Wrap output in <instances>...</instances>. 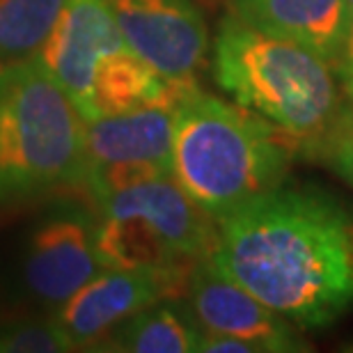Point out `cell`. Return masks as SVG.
<instances>
[{
    "label": "cell",
    "mask_w": 353,
    "mask_h": 353,
    "mask_svg": "<svg viewBox=\"0 0 353 353\" xmlns=\"http://www.w3.org/2000/svg\"><path fill=\"white\" fill-rule=\"evenodd\" d=\"M186 294L197 326L207 333L241 337L259 344L264 353L310 351L292 321L218 271L209 257L190 268Z\"/></svg>",
    "instance_id": "10"
},
{
    "label": "cell",
    "mask_w": 353,
    "mask_h": 353,
    "mask_svg": "<svg viewBox=\"0 0 353 353\" xmlns=\"http://www.w3.org/2000/svg\"><path fill=\"white\" fill-rule=\"evenodd\" d=\"M37 55L85 122L174 101L188 88L163 79L133 51L103 0H65Z\"/></svg>",
    "instance_id": "5"
},
{
    "label": "cell",
    "mask_w": 353,
    "mask_h": 353,
    "mask_svg": "<svg viewBox=\"0 0 353 353\" xmlns=\"http://www.w3.org/2000/svg\"><path fill=\"white\" fill-rule=\"evenodd\" d=\"M65 0H0V60L37 55Z\"/></svg>",
    "instance_id": "14"
},
{
    "label": "cell",
    "mask_w": 353,
    "mask_h": 353,
    "mask_svg": "<svg viewBox=\"0 0 353 353\" xmlns=\"http://www.w3.org/2000/svg\"><path fill=\"white\" fill-rule=\"evenodd\" d=\"M214 79L239 105L268 119L303 150L326 131L344 99L333 65L232 14L214 39Z\"/></svg>",
    "instance_id": "3"
},
{
    "label": "cell",
    "mask_w": 353,
    "mask_h": 353,
    "mask_svg": "<svg viewBox=\"0 0 353 353\" xmlns=\"http://www.w3.org/2000/svg\"><path fill=\"white\" fill-rule=\"evenodd\" d=\"M74 351L72 340L55 319H26L0 328V353H65Z\"/></svg>",
    "instance_id": "16"
},
{
    "label": "cell",
    "mask_w": 353,
    "mask_h": 353,
    "mask_svg": "<svg viewBox=\"0 0 353 353\" xmlns=\"http://www.w3.org/2000/svg\"><path fill=\"white\" fill-rule=\"evenodd\" d=\"M303 152L326 163L335 174H340L353 186V90L344 92L333 122Z\"/></svg>",
    "instance_id": "15"
},
{
    "label": "cell",
    "mask_w": 353,
    "mask_h": 353,
    "mask_svg": "<svg viewBox=\"0 0 353 353\" xmlns=\"http://www.w3.org/2000/svg\"><path fill=\"white\" fill-rule=\"evenodd\" d=\"M204 353H264V349L255 342L241 340V337L232 335H218V333H207L202 330L200 340H197V349Z\"/></svg>",
    "instance_id": "17"
},
{
    "label": "cell",
    "mask_w": 353,
    "mask_h": 353,
    "mask_svg": "<svg viewBox=\"0 0 353 353\" xmlns=\"http://www.w3.org/2000/svg\"><path fill=\"white\" fill-rule=\"evenodd\" d=\"M190 268H103L58 310L55 319L74 349H97L140 310L186 294Z\"/></svg>",
    "instance_id": "7"
},
{
    "label": "cell",
    "mask_w": 353,
    "mask_h": 353,
    "mask_svg": "<svg viewBox=\"0 0 353 353\" xmlns=\"http://www.w3.org/2000/svg\"><path fill=\"white\" fill-rule=\"evenodd\" d=\"M129 46L174 85H190L209 51L193 0H103Z\"/></svg>",
    "instance_id": "8"
},
{
    "label": "cell",
    "mask_w": 353,
    "mask_h": 353,
    "mask_svg": "<svg viewBox=\"0 0 353 353\" xmlns=\"http://www.w3.org/2000/svg\"><path fill=\"white\" fill-rule=\"evenodd\" d=\"M209 259L299 328H326L353 307V209L280 183L218 223Z\"/></svg>",
    "instance_id": "1"
},
{
    "label": "cell",
    "mask_w": 353,
    "mask_h": 353,
    "mask_svg": "<svg viewBox=\"0 0 353 353\" xmlns=\"http://www.w3.org/2000/svg\"><path fill=\"white\" fill-rule=\"evenodd\" d=\"M296 140L243 105L188 85L174 101L172 176L221 223L285 183Z\"/></svg>",
    "instance_id": "2"
},
{
    "label": "cell",
    "mask_w": 353,
    "mask_h": 353,
    "mask_svg": "<svg viewBox=\"0 0 353 353\" xmlns=\"http://www.w3.org/2000/svg\"><path fill=\"white\" fill-rule=\"evenodd\" d=\"M85 174V119L39 55L0 65V204Z\"/></svg>",
    "instance_id": "4"
},
{
    "label": "cell",
    "mask_w": 353,
    "mask_h": 353,
    "mask_svg": "<svg viewBox=\"0 0 353 353\" xmlns=\"http://www.w3.org/2000/svg\"><path fill=\"white\" fill-rule=\"evenodd\" d=\"M97 204V255L103 268H190L216 245L218 223L190 200L172 172Z\"/></svg>",
    "instance_id": "6"
},
{
    "label": "cell",
    "mask_w": 353,
    "mask_h": 353,
    "mask_svg": "<svg viewBox=\"0 0 353 353\" xmlns=\"http://www.w3.org/2000/svg\"><path fill=\"white\" fill-rule=\"evenodd\" d=\"M344 3H347V7H349V14L353 17V0H344Z\"/></svg>",
    "instance_id": "18"
},
{
    "label": "cell",
    "mask_w": 353,
    "mask_h": 353,
    "mask_svg": "<svg viewBox=\"0 0 353 353\" xmlns=\"http://www.w3.org/2000/svg\"><path fill=\"white\" fill-rule=\"evenodd\" d=\"M103 271L97 257V221L79 207L51 211L30 232L23 259L26 287L41 305L60 310Z\"/></svg>",
    "instance_id": "9"
},
{
    "label": "cell",
    "mask_w": 353,
    "mask_h": 353,
    "mask_svg": "<svg viewBox=\"0 0 353 353\" xmlns=\"http://www.w3.org/2000/svg\"><path fill=\"white\" fill-rule=\"evenodd\" d=\"M349 351H353V344H351V347H349Z\"/></svg>",
    "instance_id": "19"
},
{
    "label": "cell",
    "mask_w": 353,
    "mask_h": 353,
    "mask_svg": "<svg viewBox=\"0 0 353 353\" xmlns=\"http://www.w3.org/2000/svg\"><path fill=\"white\" fill-rule=\"evenodd\" d=\"M228 7L243 23L316 53L342 81L353 28L344 0H230Z\"/></svg>",
    "instance_id": "11"
},
{
    "label": "cell",
    "mask_w": 353,
    "mask_h": 353,
    "mask_svg": "<svg viewBox=\"0 0 353 353\" xmlns=\"http://www.w3.org/2000/svg\"><path fill=\"white\" fill-rule=\"evenodd\" d=\"M202 328L188 303L163 299L140 310L99 342L94 351L112 353H190L197 349Z\"/></svg>",
    "instance_id": "13"
},
{
    "label": "cell",
    "mask_w": 353,
    "mask_h": 353,
    "mask_svg": "<svg viewBox=\"0 0 353 353\" xmlns=\"http://www.w3.org/2000/svg\"><path fill=\"white\" fill-rule=\"evenodd\" d=\"M174 101L143 105L85 122V168L140 161L172 170Z\"/></svg>",
    "instance_id": "12"
}]
</instances>
